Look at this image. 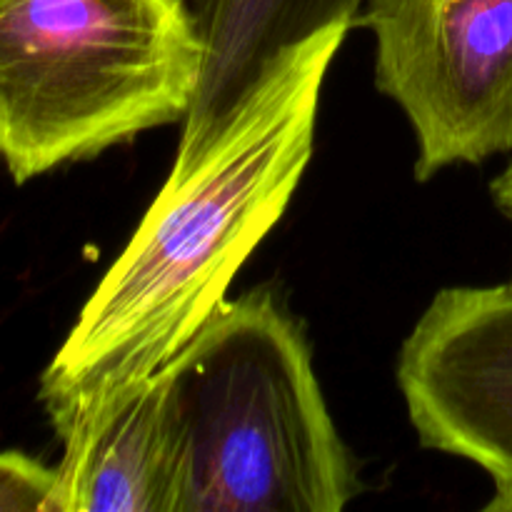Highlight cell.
I'll list each match as a JSON object with an SVG mask.
<instances>
[{
	"label": "cell",
	"mask_w": 512,
	"mask_h": 512,
	"mask_svg": "<svg viewBox=\"0 0 512 512\" xmlns=\"http://www.w3.org/2000/svg\"><path fill=\"white\" fill-rule=\"evenodd\" d=\"M505 512H512V503L508 505V508H505Z\"/></svg>",
	"instance_id": "10"
},
{
	"label": "cell",
	"mask_w": 512,
	"mask_h": 512,
	"mask_svg": "<svg viewBox=\"0 0 512 512\" xmlns=\"http://www.w3.org/2000/svg\"><path fill=\"white\" fill-rule=\"evenodd\" d=\"M398 383L425 448L493 478L490 512L512 503V280L445 288L400 350Z\"/></svg>",
	"instance_id": "5"
},
{
	"label": "cell",
	"mask_w": 512,
	"mask_h": 512,
	"mask_svg": "<svg viewBox=\"0 0 512 512\" xmlns=\"http://www.w3.org/2000/svg\"><path fill=\"white\" fill-rule=\"evenodd\" d=\"M510 280H512V278H510Z\"/></svg>",
	"instance_id": "11"
},
{
	"label": "cell",
	"mask_w": 512,
	"mask_h": 512,
	"mask_svg": "<svg viewBox=\"0 0 512 512\" xmlns=\"http://www.w3.org/2000/svg\"><path fill=\"white\" fill-rule=\"evenodd\" d=\"M165 370L183 440L178 512H338L358 495L308 340L273 293L225 300Z\"/></svg>",
	"instance_id": "2"
},
{
	"label": "cell",
	"mask_w": 512,
	"mask_h": 512,
	"mask_svg": "<svg viewBox=\"0 0 512 512\" xmlns=\"http://www.w3.org/2000/svg\"><path fill=\"white\" fill-rule=\"evenodd\" d=\"M60 443L63 512H178L183 440L165 368Z\"/></svg>",
	"instance_id": "6"
},
{
	"label": "cell",
	"mask_w": 512,
	"mask_h": 512,
	"mask_svg": "<svg viewBox=\"0 0 512 512\" xmlns=\"http://www.w3.org/2000/svg\"><path fill=\"white\" fill-rule=\"evenodd\" d=\"M490 193H493V200H495V205H498L500 213H503L505 218L512 220V160H510L508 168H505L503 173L493 180V185H490Z\"/></svg>",
	"instance_id": "9"
},
{
	"label": "cell",
	"mask_w": 512,
	"mask_h": 512,
	"mask_svg": "<svg viewBox=\"0 0 512 512\" xmlns=\"http://www.w3.org/2000/svg\"><path fill=\"white\" fill-rule=\"evenodd\" d=\"M355 23L413 125L418 180L512 153V0H365Z\"/></svg>",
	"instance_id": "4"
},
{
	"label": "cell",
	"mask_w": 512,
	"mask_h": 512,
	"mask_svg": "<svg viewBox=\"0 0 512 512\" xmlns=\"http://www.w3.org/2000/svg\"><path fill=\"white\" fill-rule=\"evenodd\" d=\"M203 65L185 0H0V160L20 185L185 123Z\"/></svg>",
	"instance_id": "3"
},
{
	"label": "cell",
	"mask_w": 512,
	"mask_h": 512,
	"mask_svg": "<svg viewBox=\"0 0 512 512\" xmlns=\"http://www.w3.org/2000/svg\"><path fill=\"white\" fill-rule=\"evenodd\" d=\"M365 0H195L205 45L198 95L170 175H185L218 140L278 58L335 25L353 28Z\"/></svg>",
	"instance_id": "7"
},
{
	"label": "cell",
	"mask_w": 512,
	"mask_h": 512,
	"mask_svg": "<svg viewBox=\"0 0 512 512\" xmlns=\"http://www.w3.org/2000/svg\"><path fill=\"white\" fill-rule=\"evenodd\" d=\"M348 30L290 48L208 153L168 175L40 378L60 440L163 370L225 303L313 158L320 90Z\"/></svg>",
	"instance_id": "1"
},
{
	"label": "cell",
	"mask_w": 512,
	"mask_h": 512,
	"mask_svg": "<svg viewBox=\"0 0 512 512\" xmlns=\"http://www.w3.org/2000/svg\"><path fill=\"white\" fill-rule=\"evenodd\" d=\"M0 512H63L58 468L23 453H0Z\"/></svg>",
	"instance_id": "8"
}]
</instances>
